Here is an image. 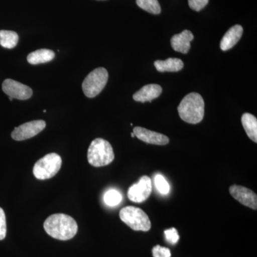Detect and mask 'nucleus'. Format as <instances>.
<instances>
[{
	"label": "nucleus",
	"instance_id": "f257e3e1",
	"mask_svg": "<svg viewBox=\"0 0 257 257\" xmlns=\"http://www.w3.org/2000/svg\"><path fill=\"white\" fill-rule=\"evenodd\" d=\"M44 229L54 239L67 241L78 231V225L72 216L64 214H52L44 223Z\"/></svg>",
	"mask_w": 257,
	"mask_h": 257
},
{
	"label": "nucleus",
	"instance_id": "f03ea898",
	"mask_svg": "<svg viewBox=\"0 0 257 257\" xmlns=\"http://www.w3.org/2000/svg\"><path fill=\"white\" fill-rule=\"evenodd\" d=\"M178 112L181 119L189 124L200 122L204 116V101L202 96L196 92L187 94L181 101Z\"/></svg>",
	"mask_w": 257,
	"mask_h": 257
},
{
	"label": "nucleus",
	"instance_id": "7ed1b4c3",
	"mask_svg": "<svg viewBox=\"0 0 257 257\" xmlns=\"http://www.w3.org/2000/svg\"><path fill=\"white\" fill-rule=\"evenodd\" d=\"M114 159V151L109 142L101 138L93 140L87 152L88 162L91 165L104 167L111 163Z\"/></svg>",
	"mask_w": 257,
	"mask_h": 257
},
{
	"label": "nucleus",
	"instance_id": "20e7f679",
	"mask_svg": "<svg viewBox=\"0 0 257 257\" xmlns=\"http://www.w3.org/2000/svg\"><path fill=\"white\" fill-rule=\"evenodd\" d=\"M121 220L135 231H148L151 229V221L146 213L140 208L128 206L119 211Z\"/></svg>",
	"mask_w": 257,
	"mask_h": 257
},
{
	"label": "nucleus",
	"instance_id": "39448f33",
	"mask_svg": "<svg viewBox=\"0 0 257 257\" xmlns=\"http://www.w3.org/2000/svg\"><path fill=\"white\" fill-rule=\"evenodd\" d=\"M62 163L60 155L56 153L48 154L35 163L33 168L34 175L40 180L52 178L58 173Z\"/></svg>",
	"mask_w": 257,
	"mask_h": 257
},
{
	"label": "nucleus",
	"instance_id": "423d86ee",
	"mask_svg": "<svg viewBox=\"0 0 257 257\" xmlns=\"http://www.w3.org/2000/svg\"><path fill=\"white\" fill-rule=\"evenodd\" d=\"M109 74L106 69L99 67L91 72L82 83L84 94L89 98H94L100 94L105 87Z\"/></svg>",
	"mask_w": 257,
	"mask_h": 257
},
{
	"label": "nucleus",
	"instance_id": "0eeeda50",
	"mask_svg": "<svg viewBox=\"0 0 257 257\" xmlns=\"http://www.w3.org/2000/svg\"><path fill=\"white\" fill-rule=\"evenodd\" d=\"M46 127V122L43 120H35L21 124L15 128L12 133V138L16 141H23L34 138Z\"/></svg>",
	"mask_w": 257,
	"mask_h": 257
},
{
	"label": "nucleus",
	"instance_id": "6e6552de",
	"mask_svg": "<svg viewBox=\"0 0 257 257\" xmlns=\"http://www.w3.org/2000/svg\"><path fill=\"white\" fill-rule=\"evenodd\" d=\"M152 191L151 179L148 176H143L138 183L133 184L128 189V198L133 202H143L150 197Z\"/></svg>",
	"mask_w": 257,
	"mask_h": 257
},
{
	"label": "nucleus",
	"instance_id": "1a4fd4ad",
	"mask_svg": "<svg viewBox=\"0 0 257 257\" xmlns=\"http://www.w3.org/2000/svg\"><path fill=\"white\" fill-rule=\"evenodd\" d=\"M3 90L13 99L19 100H26L32 96L31 88L11 79H5L3 84Z\"/></svg>",
	"mask_w": 257,
	"mask_h": 257
},
{
	"label": "nucleus",
	"instance_id": "9d476101",
	"mask_svg": "<svg viewBox=\"0 0 257 257\" xmlns=\"http://www.w3.org/2000/svg\"><path fill=\"white\" fill-rule=\"evenodd\" d=\"M229 193L243 205L255 210L257 209V196L251 189L241 186L233 185L230 187Z\"/></svg>",
	"mask_w": 257,
	"mask_h": 257
},
{
	"label": "nucleus",
	"instance_id": "9b49d317",
	"mask_svg": "<svg viewBox=\"0 0 257 257\" xmlns=\"http://www.w3.org/2000/svg\"><path fill=\"white\" fill-rule=\"evenodd\" d=\"M133 133L139 140L147 144L155 145H166L170 143V139L162 134L151 131L147 128L136 126L134 128Z\"/></svg>",
	"mask_w": 257,
	"mask_h": 257
},
{
	"label": "nucleus",
	"instance_id": "f8f14e48",
	"mask_svg": "<svg viewBox=\"0 0 257 257\" xmlns=\"http://www.w3.org/2000/svg\"><path fill=\"white\" fill-rule=\"evenodd\" d=\"M194 40V35L189 30H184L181 33L174 35L171 39V45L176 52L182 54L188 53L191 48V42Z\"/></svg>",
	"mask_w": 257,
	"mask_h": 257
},
{
	"label": "nucleus",
	"instance_id": "ddd939ff",
	"mask_svg": "<svg viewBox=\"0 0 257 257\" xmlns=\"http://www.w3.org/2000/svg\"><path fill=\"white\" fill-rule=\"evenodd\" d=\"M162 92V88L159 84H150L144 86L133 95L134 100L145 103L158 98Z\"/></svg>",
	"mask_w": 257,
	"mask_h": 257
},
{
	"label": "nucleus",
	"instance_id": "4468645a",
	"mask_svg": "<svg viewBox=\"0 0 257 257\" xmlns=\"http://www.w3.org/2000/svg\"><path fill=\"white\" fill-rule=\"evenodd\" d=\"M243 35V28L241 25H236L231 27L223 37L220 43V48L222 51H227L239 41Z\"/></svg>",
	"mask_w": 257,
	"mask_h": 257
},
{
	"label": "nucleus",
	"instance_id": "2eb2a0df",
	"mask_svg": "<svg viewBox=\"0 0 257 257\" xmlns=\"http://www.w3.org/2000/svg\"><path fill=\"white\" fill-rule=\"evenodd\" d=\"M155 66L157 70L160 72H176L182 70L184 63L180 59L169 58L164 61H155Z\"/></svg>",
	"mask_w": 257,
	"mask_h": 257
},
{
	"label": "nucleus",
	"instance_id": "dca6fc26",
	"mask_svg": "<svg viewBox=\"0 0 257 257\" xmlns=\"http://www.w3.org/2000/svg\"><path fill=\"white\" fill-rule=\"evenodd\" d=\"M55 54L53 51L41 49L32 52L28 56V62L30 64L47 63L53 60Z\"/></svg>",
	"mask_w": 257,
	"mask_h": 257
},
{
	"label": "nucleus",
	"instance_id": "f3484780",
	"mask_svg": "<svg viewBox=\"0 0 257 257\" xmlns=\"http://www.w3.org/2000/svg\"><path fill=\"white\" fill-rule=\"evenodd\" d=\"M243 127L248 138L257 143V119L256 116L249 113H244L241 116Z\"/></svg>",
	"mask_w": 257,
	"mask_h": 257
},
{
	"label": "nucleus",
	"instance_id": "a211bd4d",
	"mask_svg": "<svg viewBox=\"0 0 257 257\" xmlns=\"http://www.w3.org/2000/svg\"><path fill=\"white\" fill-rule=\"evenodd\" d=\"M19 36L15 32L0 30V45L7 49H13L18 45Z\"/></svg>",
	"mask_w": 257,
	"mask_h": 257
},
{
	"label": "nucleus",
	"instance_id": "6ab92c4d",
	"mask_svg": "<svg viewBox=\"0 0 257 257\" xmlns=\"http://www.w3.org/2000/svg\"><path fill=\"white\" fill-rule=\"evenodd\" d=\"M137 4L141 9L153 15L161 13V7L158 0H136Z\"/></svg>",
	"mask_w": 257,
	"mask_h": 257
},
{
	"label": "nucleus",
	"instance_id": "aec40b11",
	"mask_svg": "<svg viewBox=\"0 0 257 257\" xmlns=\"http://www.w3.org/2000/svg\"><path fill=\"white\" fill-rule=\"evenodd\" d=\"M122 200V196L117 190L109 189L104 196V203L109 207H115Z\"/></svg>",
	"mask_w": 257,
	"mask_h": 257
},
{
	"label": "nucleus",
	"instance_id": "412c9836",
	"mask_svg": "<svg viewBox=\"0 0 257 257\" xmlns=\"http://www.w3.org/2000/svg\"><path fill=\"white\" fill-rule=\"evenodd\" d=\"M155 186L157 190L162 194H169L170 191V184L163 176L157 175L155 178Z\"/></svg>",
	"mask_w": 257,
	"mask_h": 257
},
{
	"label": "nucleus",
	"instance_id": "4be33fe9",
	"mask_svg": "<svg viewBox=\"0 0 257 257\" xmlns=\"http://www.w3.org/2000/svg\"><path fill=\"white\" fill-rule=\"evenodd\" d=\"M165 235L166 239L171 244L175 245L178 242L179 236L178 231L175 228H171V229L165 230Z\"/></svg>",
	"mask_w": 257,
	"mask_h": 257
},
{
	"label": "nucleus",
	"instance_id": "5701e85b",
	"mask_svg": "<svg viewBox=\"0 0 257 257\" xmlns=\"http://www.w3.org/2000/svg\"><path fill=\"white\" fill-rule=\"evenodd\" d=\"M152 255L154 257H170L171 251L170 248L156 245L152 248Z\"/></svg>",
	"mask_w": 257,
	"mask_h": 257
},
{
	"label": "nucleus",
	"instance_id": "b1692460",
	"mask_svg": "<svg viewBox=\"0 0 257 257\" xmlns=\"http://www.w3.org/2000/svg\"><path fill=\"white\" fill-rule=\"evenodd\" d=\"M188 3L191 9L199 12L207 6L209 0H188Z\"/></svg>",
	"mask_w": 257,
	"mask_h": 257
},
{
	"label": "nucleus",
	"instance_id": "393cba45",
	"mask_svg": "<svg viewBox=\"0 0 257 257\" xmlns=\"http://www.w3.org/2000/svg\"><path fill=\"white\" fill-rule=\"evenodd\" d=\"M7 222L6 216L5 211L0 207V240H3L6 237Z\"/></svg>",
	"mask_w": 257,
	"mask_h": 257
},
{
	"label": "nucleus",
	"instance_id": "a878e982",
	"mask_svg": "<svg viewBox=\"0 0 257 257\" xmlns=\"http://www.w3.org/2000/svg\"><path fill=\"white\" fill-rule=\"evenodd\" d=\"M131 136H132V138H135V134H134L133 133H132Z\"/></svg>",
	"mask_w": 257,
	"mask_h": 257
},
{
	"label": "nucleus",
	"instance_id": "bb28decb",
	"mask_svg": "<svg viewBox=\"0 0 257 257\" xmlns=\"http://www.w3.org/2000/svg\"><path fill=\"white\" fill-rule=\"evenodd\" d=\"M9 99H10V101H13V98L11 97V96H9Z\"/></svg>",
	"mask_w": 257,
	"mask_h": 257
}]
</instances>
